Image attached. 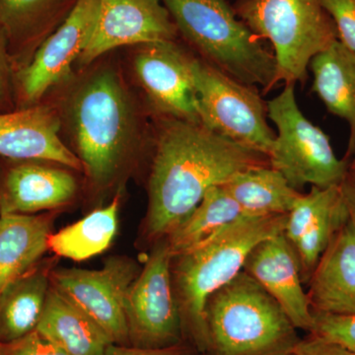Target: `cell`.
Returning a JSON list of instances; mask_svg holds the SVG:
<instances>
[{"mask_svg":"<svg viewBox=\"0 0 355 355\" xmlns=\"http://www.w3.org/2000/svg\"><path fill=\"white\" fill-rule=\"evenodd\" d=\"M340 189L345 197V202L349 207L350 214L355 217V173L347 172V176L340 184Z\"/></svg>","mask_w":355,"mask_h":355,"instance_id":"33","label":"cell"},{"mask_svg":"<svg viewBox=\"0 0 355 355\" xmlns=\"http://www.w3.org/2000/svg\"><path fill=\"white\" fill-rule=\"evenodd\" d=\"M99 0H77L67 17L18 71V94L27 107L38 104L53 86L64 83L94 31Z\"/></svg>","mask_w":355,"mask_h":355,"instance_id":"12","label":"cell"},{"mask_svg":"<svg viewBox=\"0 0 355 355\" xmlns=\"http://www.w3.org/2000/svg\"><path fill=\"white\" fill-rule=\"evenodd\" d=\"M77 190L67 170L23 161L6 172L0 186V216L57 209L71 202Z\"/></svg>","mask_w":355,"mask_h":355,"instance_id":"17","label":"cell"},{"mask_svg":"<svg viewBox=\"0 0 355 355\" xmlns=\"http://www.w3.org/2000/svg\"><path fill=\"white\" fill-rule=\"evenodd\" d=\"M137 275L135 261L114 257L101 270L53 268L51 284L86 313L112 342L128 345L125 297Z\"/></svg>","mask_w":355,"mask_h":355,"instance_id":"10","label":"cell"},{"mask_svg":"<svg viewBox=\"0 0 355 355\" xmlns=\"http://www.w3.org/2000/svg\"><path fill=\"white\" fill-rule=\"evenodd\" d=\"M312 90L331 114L349 125V140L345 160L355 154V51L340 41L318 53L310 62Z\"/></svg>","mask_w":355,"mask_h":355,"instance_id":"19","label":"cell"},{"mask_svg":"<svg viewBox=\"0 0 355 355\" xmlns=\"http://www.w3.org/2000/svg\"><path fill=\"white\" fill-rule=\"evenodd\" d=\"M55 214L0 216V292L38 265L49 250Z\"/></svg>","mask_w":355,"mask_h":355,"instance_id":"20","label":"cell"},{"mask_svg":"<svg viewBox=\"0 0 355 355\" xmlns=\"http://www.w3.org/2000/svg\"><path fill=\"white\" fill-rule=\"evenodd\" d=\"M244 217L223 184L212 187L190 216L166 237L172 256L188 251Z\"/></svg>","mask_w":355,"mask_h":355,"instance_id":"25","label":"cell"},{"mask_svg":"<svg viewBox=\"0 0 355 355\" xmlns=\"http://www.w3.org/2000/svg\"><path fill=\"white\" fill-rule=\"evenodd\" d=\"M50 263L35 266L0 292V343L36 330L51 287Z\"/></svg>","mask_w":355,"mask_h":355,"instance_id":"22","label":"cell"},{"mask_svg":"<svg viewBox=\"0 0 355 355\" xmlns=\"http://www.w3.org/2000/svg\"><path fill=\"white\" fill-rule=\"evenodd\" d=\"M11 62L8 46L3 32L0 29V110L11 105Z\"/></svg>","mask_w":355,"mask_h":355,"instance_id":"31","label":"cell"},{"mask_svg":"<svg viewBox=\"0 0 355 355\" xmlns=\"http://www.w3.org/2000/svg\"><path fill=\"white\" fill-rule=\"evenodd\" d=\"M312 314V335L338 343L355 354V314Z\"/></svg>","mask_w":355,"mask_h":355,"instance_id":"27","label":"cell"},{"mask_svg":"<svg viewBox=\"0 0 355 355\" xmlns=\"http://www.w3.org/2000/svg\"><path fill=\"white\" fill-rule=\"evenodd\" d=\"M178 37L162 0H99L94 31L77 62L87 67L114 49Z\"/></svg>","mask_w":355,"mask_h":355,"instance_id":"13","label":"cell"},{"mask_svg":"<svg viewBox=\"0 0 355 355\" xmlns=\"http://www.w3.org/2000/svg\"><path fill=\"white\" fill-rule=\"evenodd\" d=\"M36 331L69 355H103L114 343L86 313L51 284Z\"/></svg>","mask_w":355,"mask_h":355,"instance_id":"21","label":"cell"},{"mask_svg":"<svg viewBox=\"0 0 355 355\" xmlns=\"http://www.w3.org/2000/svg\"><path fill=\"white\" fill-rule=\"evenodd\" d=\"M91 186L118 181L149 139L139 102L114 65H98L79 79L57 109Z\"/></svg>","mask_w":355,"mask_h":355,"instance_id":"2","label":"cell"},{"mask_svg":"<svg viewBox=\"0 0 355 355\" xmlns=\"http://www.w3.org/2000/svg\"><path fill=\"white\" fill-rule=\"evenodd\" d=\"M223 187L247 217L287 214L302 195L270 164L238 173Z\"/></svg>","mask_w":355,"mask_h":355,"instance_id":"24","label":"cell"},{"mask_svg":"<svg viewBox=\"0 0 355 355\" xmlns=\"http://www.w3.org/2000/svg\"><path fill=\"white\" fill-rule=\"evenodd\" d=\"M198 120L209 130L268 157L275 133L258 89L193 58L191 65Z\"/></svg>","mask_w":355,"mask_h":355,"instance_id":"8","label":"cell"},{"mask_svg":"<svg viewBox=\"0 0 355 355\" xmlns=\"http://www.w3.org/2000/svg\"><path fill=\"white\" fill-rule=\"evenodd\" d=\"M294 84H286L279 95L266 102L268 118L277 128L268 163L282 173L296 191L340 186L349 161L336 157L330 139L299 109Z\"/></svg>","mask_w":355,"mask_h":355,"instance_id":"7","label":"cell"},{"mask_svg":"<svg viewBox=\"0 0 355 355\" xmlns=\"http://www.w3.org/2000/svg\"><path fill=\"white\" fill-rule=\"evenodd\" d=\"M103 355H189L179 345L164 349H142L112 343Z\"/></svg>","mask_w":355,"mask_h":355,"instance_id":"32","label":"cell"},{"mask_svg":"<svg viewBox=\"0 0 355 355\" xmlns=\"http://www.w3.org/2000/svg\"><path fill=\"white\" fill-rule=\"evenodd\" d=\"M77 0H0V29L8 51H33L64 22Z\"/></svg>","mask_w":355,"mask_h":355,"instance_id":"23","label":"cell"},{"mask_svg":"<svg viewBox=\"0 0 355 355\" xmlns=\"http://www.w3.org/2000/svg\"><path fill=\"white\" fill-rule=\"evenodd\" d=\"M286 216L244 217L173 257V286L183 328L200 350L209 349L205 315L207 299L243 270L256 245L284 232Z\"/></svg>","mask_w":355,"mask_h":355,"instance_id":"3","label":"cell"},{"mask_svg":"<svg viewBox=\"0 0 355 355\" xmlns=\"http://www.w3.org/2000/svg\"><path fill=\"white\" fill-rule=\"evenodd\" d=\"M205 315L214 355H291L300 342L282 306L245 270L209 296Z\"/></svg>","mask_w":355,"mask_h":355,"instance_id":"5","label":"cell"},{"mask_svg":"<svg viewBox=\"0 0 355 355\" xmlns=\"http://www.w3.org/2000/svg\"><path fill=\"white\" fill-rule=\"evenodd\" d=\"M291 355H355V354L338 343L312 335L307 340H300Z\"/></svg>","mask_w":355,"mask_h":355,"instance_id":"30","label":"cell"},{"mask_svg":"<svg viewBox=\"0 0 355 355\" xmlns=\"http://www.w3.org/2000/svg\"><path fill=\"white\" fill-rule=\"evenodd\" d=\"M153 137L146 233L164 239L212 187L268 158L216 135L202 123L158 118Z\"/></svg>","mask_w":355,"mask_h":355,"instance_id":"1","label":"cell"},{"mask_svg":"<svg viewBox=\"0 0 355 355\" xmlns=\"http://www.w3.org/2000/svg\"><path fill=\"white\" fill-rule=\"evenodd\" d=\"M0 355H69L36 330L8 343H0Z\"/></svg>","mask_w":355,"mask_h":355,"instance_id":"29","label":"cell"},{"mask_svg":"<svg viewBox=\"0 0 355 355\" xmlns=\"http://www.w3.org/2000/svg\"><path fill=\"white\" fill-rule=\"evenodd\" d=\"M236 14L272 46L277 83H304L311 60L338 41L321 0H233Z\"/></svg>","mask_w":355,"mask_h":355,"instance_id":"6","label":"cell"},{"mask_svg":"<svg viewBox=\"0 0 355 355\" xmlns=\"http://www.w3.org/2000/svg\"><path fill=\"white\" fill-rule=\"evenodd\" d=\"M172 259L167 240H158L144 268L125 297L130 343L142 349L179 345L183 322L172 279Z\"/></svg>","mask_w":355,"mask_h":355,"instance_id":"9","label":"cell"},{"mask_svg":"<svg viewBox=\"0 0 355 355\" xmlns=\"http://www.w3.org/2000/svg\"><path fill=\"white\" fill-rule=\"evenodd\" d=\"M191 55L174 41L137 46L132 58L135 76L157 118L197 121V98Z\"/></svg>","mask_w":355,"mask_h":355,"instance_id":"11","label":"cell"},{"mask_svg":"<svg viewBox=\"0 0 355 355\" xmlns=\"http://www.w3.org/2000/svg\"><path fill=\"white\" fill-rule=\"evenodd\" d=\"M335 23L338 41L355 51V0H321Z\"/></svg>","mask_w":355,"mask_h":355,"instance_id":"28","label":"cell"},{"mask_svg":"<svg viewBox=\"0 0 355 355\" xmlns=\"http://www.w3.org/2000/svg\"><path fill=\"white\" fill-rule=\"evenodd\" d=\"M243 270L282 306L296 329L311 331L313 314L298 257L284 232L266 238L248 254Z\"/></svg>","mask_w":355,"mask_h":355,"instance_id":"16","label":"cell"},{"mask_svg":"<svg viewBox=\"0 0 355 355\" xmlns=\"http://www.w3.org/2000/svg\"><path fill=\"white\" fill-rule=\"evenodd\" d=\"M120 196L110 205L96 209L84 217L51 234L49 250L64 258L83 261L103 253L111 245L118 231Z\"/></svg>","mask_w":355,"mask_h":355,"instance_id":"26","label":"cell"},{"mask_svg":"<svg viewBox=\"0 0 355 355\" xmlns=\"http://www.w3.org/2000/svg\"><path fill=\"white\" fill-rule=\"evenodd\" d=\"M178 34L200 60L268 92L277 83L273 51L236 14L230 0H162Z\"/></svg>","mask_w":355,"mask_h":355,"instance_id":"4","label":"cell"},{"mask_svg":"<svg viewBox=\"0 0 355 355\" xmlns=\"http://www.w3.org/2000/svg\"><path fill=\"white\" fill-rule=\"evenodd\" d=\"M308 284L312 312L355 314V217L352 214L324 250Z\"/></svg>","mask_w":355,"mask_h":355,"instance_id":"18","label":"cell"},{"mask_svg":"<svg viewBox=\"0 0 355 355\" xmlns=\"http://www.w3.org/2000/svg\"><path fill=\"white\" fill-rule=\"evenodd\" d=\"M349 216L340 184L312 187L287 214L284 232L297 254L303 282H309L324 250Z\"/></svg>","mask_w":355,"mask_h":355,"instance_id":"14","label":"cell"},{"mask_svg":"<svg viewBox=\"0 0 355 355\" xmlns=\"http://www.w3.org/2000/svg\"><path fill=\"white\" fill-rule=\"evenodd\" d=\"M349 170L350 171L355 173V154L354 158H352V160L350 161Z\"/></svg>","mask_w":355,"mask_h":355,"instance_id":"34","label":"cell"},{"mask_svg":"<svg viewBox=\"0 0 355 355\" xmlns=\"http://www.w3.org/2000/svg\"><path fill=\"white\" fill-rule=\"evenodd\" d=\"M60 132L58 110L48 105L0 113V156L46 161L83 171V163L62 141Z\"/></svg>","mask_w":355,"mask_h":355,"instance_id":"15","label":"cell"}]
</instances>
